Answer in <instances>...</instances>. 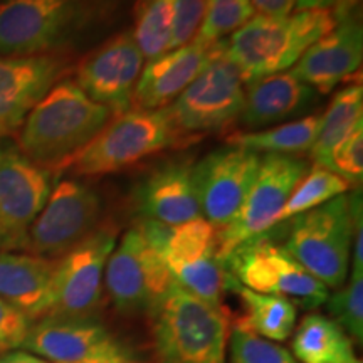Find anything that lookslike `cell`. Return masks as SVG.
Here are the masks:
<instances>
[{"label":"cell","instance_id":"6da1fadb","mask_svg":"<svg viewBox=\"0 0 363 363\" xmlns=\"http://www.w3.org/2000/svg\"><path fill=\"white\" fill-rule=\"evenodd\" d=\"M111 118L110 108L86 96L72 79H62L27 115L17 148L49 174L65 170Z\"/></svg>","mask_w":363,"mask_h":363},{"label":"cell","instance_id":"7a4b0ae2","mask_svg":"<svg viewBox=\"0 0 363 363\" xmlns=\"http://www.w3.org/2000/svg\"><path fill=\"white\" fill-rule=\"evenodd\" d=\"M333 27L330 9H305L288 17L256 13L225 39V57L247 84L291 69L306 49Z\"/></svg>","mask_w":363,"mask_h":363},{"label":"cell","instance_id":"3957f363","mask_svg":"<svg viewBox=\"0 0 363 363\" xmlns=\"http://www.w3.org/2000/svg\"><path fill=\"white\" fill-rule=\"evenodd\" d=\"M157 363H227L230 316L177 283L150 313Z\"/></svg>","mask_w":363,"mask_h":363},{"label":"cell","instance_id":"277c9868","mask_svg":"<svg viewBox=\"0 0 363 363\" xmlns=\"http://www.w3.org/2000/svg\"><path fill=\"white\" fill-rule=\"evenodd\" d=\"M118 0H0V56L51 54L99 24Z\"/></svg>","mask_w":363,"mask_h":363},{"label":"cell","instance_id":"5b68a950","mask_svg":"<svg viewBox=\"0 0 363 363\" xmlns=\"http://www.w3.org/2000/svg\"><path fill=\"white\" fill-rule=\"evenodd\" d=\"M138 229L160 254L179 286L203 301L224 306V294L234 278L219 256L217 229L203 217L180 225L142 220Z\"/></svg>","mask_w":363,"mask_h":363},{"label":"cell","instance_id":"8992f818","mask_svg":"<svg viewBox=\"0 0 363 363\" xmlns=\"http://www.w3.org/2000/svg\"><path fill=\"white\" fill-rule=\"evenodd\" d=\"M184 140L165 110H136L113 116L76 155L67 169L81 177H101L133 167L143 158L165 152Z\"/></svg>","mask_w":363,"mask_h":363},{"label":"cell","instance_id":"52a82bcc","mask_svg":"<svg viewBox=\"0 0 363 363\" xmlns=\"http://www.w3.org/2000/svg\"><path fill=\"white\" fill-rule=\"evenodd\" d=\"M283 247L328 289L343 286L350 271L353 224L348 194L289 219Z\"/></svg>","mask_w":363,"mask_h":363},{"label":"cell","instance_id":"ba28073f","mask_svg":"<svg viewBox=\"0 0 363 363\" xmlns=\"http://www.w3.org/2000/svg\"><path fill=\"white\" fill-rule=\"evenodd\" d=\"M246 99V84L225 57V39L201 74L165 106L172 126L182 140L224 130L238 120Z\"/></svg>","mask_w":363,"mask_h":363},{"label":"cell","instance_id":"9c48e42d","mask_svg":"<svg viewBox=\"0 0 363 363\" xmlns=\"http://www.w3.org/2000/svg\"><path fill=\"white\" fill-rule=\"evenodd\" d=\"M230 276L252 291L276 294L296 308L313 310L325 305L330 289L274 240L264 235L249 240L224 259Z\"/></svg>","mask_w":363,"mask_h":363},{"label":"cell","instance_id":"30bf717a","mask_svg":"<svg viewBox=\"0 0 363 363\" xmlns=\"http://www.w3.org/2000/svg\"><path fill=\"white\" fill-rule=\"evenodd\" d=\"M103 214L101 195L76 180H61L27 230L22 252L61 259L98 230Z\"/></svg>","mask_w":363,"mask_h":363},{"label":"cell","instance_id":"8fae6325","mask_svg":"<svg viewBox=\"0 0 363 363\" xmlns=\"http://www.w3.org/2000/svg\"><path fill=\"white\" fill-rule=\"evenodd\" d=\"M310 169V162L291 155L266 153L247 197L233 220L217 230L219 256L224 261L234 249L272 229L289 195Z\"/></svg>","mask_w":363,"mask_h":363},{"label":"cell","instance_id":"7c38bea8","mask_svg":"<svg viewBox=\"0 0 363 363\" xmlns=\"http://www.w3.org/2000/svg\"><path fill=\"white\" fill-rule=\"evenodd\" d=\"M175 281L138 225L116 242L104 269V289L121 315L152 313Z\"/></svg>","mask_w":363,"mask_h":363},{"label":"cell","instance_id":"4fadbf2b","mask_svg":"<svg viewBox=\"0 0 363 363\" xmlns=\"http://www.w3.org/2000/svg\"><path fill=\"white\" fill-rule=\"evenodd\" d=\"M116 242L113 227H99L57 259L51 306L45 318H91L99 310L104 294V269Z\"/></svg>","mask_w":363,"mask_h":363},{"label":"cell","instance_id":"5bb4252c","mask_svg":"<svg viewBox=\"0 0 363 363\" xmlns=\"http://www.w3.org/2000/svg\"><path fill=\"white\" fill-rule=\"evenodd\" d=\"M261 158L252 150L225 145L194 163L192 182L202 217L217 230L239 212L256 180Z\"/></svg>","mask_w":363,"mask_h":363},{"label":"cell","instance_id":"9a60e30c","mask_svg":"<svg viewBox=\"0 0 363 363\" xmlns=\"http://www.w3.org/2000/svg\"><path fill=\"white\" fill-rule=\"evenodd\" d=\"M51 190L49 172L34 165L17 147H0V251H21Z\"/></svg>","mask_w":363,"mask_h":363},{"label":"cell","instance_id":"2e32d148","mask_svg":"<svg viewBox=\"0 0 363 363\" xmlns=\"http://www.w3.org/2000/svg\"><path fill=\"white\" fill-rule=\"evenodd\" d=\"M145 57L133 34L121 33L86 54L76 66L74 83L94 103L110 108L113 116L131 110Z\"/></svg>","mask_w":363,"mask_h":363},{"label":"cell","instance_id":"e0dca14e","mask_svg":"<svg viewBox=\"0 0 363 363\" xmlns=\"http://www.w3.org/2000/svg\"><path fill=\"white\" fill-rule=\"evenodd\" d=\"M69 71L59 52L0 56V138L17 133L45 94Z\"/></svg>","mask_w":363,"mask_h":363},{"label":"cell","instance_id":"ac0fdd59","mask_svg":"<svg viewBox=\"0 0 363 363\" xmlns=\"http://www.w3.org/2000/svg\"><path fill=\"white\" fill-rule=\"evenodd\" d=\"M19 348L51 363L130 355L110 330L91 318H43L30 325Z\"/></svg>","mask_w":363,"mask_h":363},{"label":"cell","instance_id":"d6986e66","mask_svg":"<svg viewBox=\"0 0 363 363\" xmlns=\"http://www.w3.org/2000/svg\"><path fill=\"white\" fill-rule=\"evenodd\" d=\"M362 59V21H347L311 44L289 71L318 94H330L360 69Z\"/></svg>","mask_w":363,"mask_h":363},{"label":"cell","instance_id":"ffe728a7","mask_svg":"<svg viewBox=\"0 0 363 363\" xmlns=\"http://www.w3.org/2000/svg\"><path fill=\"white\" fill-rule=\"evenodd\" d=\"M194 163L177 158L162 163L140 182L135 203L143 220L180 225L201 219L202 212L192 182Z\"/></svg>","mask_w":363,"mask_h":363},{"label":"cell","instance_id":"44dd1931","mask_svg":"<svg viewBox=\"0 0 363 363\" xmlns=\"http://www.w3.org/2000/svg\"><path fill=\"white\" fill-rule=\"evenodd\" d=\"M216 45L201 44L194 39L182 48L150 59L136 83L131 108L162 110L169 106L208 65Z\"/></svg>","mask_w":363,"mask_h":363},{"label":"cell","instance_id":"7402d4cb","mask_svg":"<svg viewBox=\"0 0 363 363\" xmlns=\"http://www.w3.org/2000/svg\"><path fill=\"white\" fill-rule=\"evenodd\" d=\"M318 98L320 94L291 71L278 72L246 84V99L238 120L244 131L264 130L299 120L315 108Z\"/></svg>","mask_w":363,"mask_h":363},{"label":"cell","instance_id":"603a6c76","mask_svg":"<svg viewBox=\"0 0 363 363\" xmlns=\"http://www.w3.org/2000/svg\"><path fill=\"white\" fill-rule=\"evenodd\" d=\"M57 259L19 251H0V299L30 321L48 316Z\"/></svg>","mask_w":363,"mask_h":363},{"label":"cell","instance_id":"cb8c5ba5","mask_svg":"<svg viewBox=\"0 0 363 363\" xmlns=\"http://www.w3.org/2000/svg\"><path fill=\"white\" fill-rule=\"evenodd\" d=\"M291 338V353L299 363H362L347 331L321 313L303 316Z\"/></svg>","mask_w":363,"mask_h":363},{"label":"cell","instance_id":"d4e9b609","mask_svg":"<svg viewBox=\"0 0 363 363\" xmlns=\"http://www.w3.org/2000/svg\"><path fill=\"white\" fill-rule=\"evenodd\" d=\"M229 291L238 294L242 305V315L235 320L234 326L274 343L291 338L298 321V308L289 299L252 291L235 279Z\"/></svg>","mask_w":363,"mask_h":363},{"label":"cell","instance_id":"484cf974","mask_svg":"<svg viewBox=\"0 0 363 363\" xmlns=\"http://www.w3.org/2000/svg\"><path fill=\"white\" fill-rule=\"evenodd\" d=\"M321 115H308L299 120L269 126L257 131H238L227 138V145L252 150L256 153L298 157L310 152L315 143Z\"/></svg>","mask_w":363,"mask_h":363},{"label":"cell","instance_id":"4316f807","mask_svg":"<svg viewBox=\"0 0 363 363\" xmlns=\"http://www.w3.org/2000/svg\"><path fill=\"white\" fill-rule=\"evenodd\" d=\"M360 123H363V89L360 84L347 86L335 94L328 110L320 118L315 143L310 150L316 165L325 167L333 148Z\"/></svg>","mask_w":363,"mask_h":363},{"label":"cell","instance_id":"83f0119b","mask_svg":"<svg viewBox=\"0 0 363 363\" xmlns=\"http://www.w3.org/2000/svg\"><path fill=\"white\" fill-rule=\"evenodd\" d=\"M352 185L345 182L342 177H338L333 172L321 165H310V169L299 180V184L289 195L288 202L284 203L283 211L278 216L276 225L283 224V222L293 219L299 214L316 208L323 203L333 201L338 195L350 192ZM355 189V187H353Z\"/></svg>","mask_w":363,"mask_h":363},{"label":"cell","instance_id":"f1b7e54d","mask_svg":"<svg viewBox=\"0 0 363 363\" xmlns=\"http://www.w3.org/2000/svg\"><path fill=\"white\" fill-rule=\"evenodd\" d=\"M174 0H138L131 30L145 61L169 51Z\"/></svg>","mask_w":363,"mask_h":363},{"label":"cell","instance_id":"f546056e","mask_svg":"<svg viewBox=\"0 0 363 363\" xmlns=\"http://www.w3.org/2000/svg\"><path fill=\"white\" fill-rule=\"evenodd\" d=\"M256 16L251 0H206V11L195 40L216 45Z\"/></svg>","mask_w":363,"mask_h":363},{"label":"cell","instance_id":"4dcf8cb0","mask_svg":"<svg viewBox=\"0 0 363 363\" xmlns=\"http://www.w3.org/2000/svg\"><path fill=\"white\" fill-rule=\"evenodd\" d=\"M328 306L330 318H333L353 343L363 342V272L348 271V278L343 286L335 289L325 303Z\"/></svg>","mask_w":363,"mask_h":363},{"label":"cell","instance_id":"1f68e13d","mask_svg":"<svg viewBox=\"0 0 363 363\" xmlns=\"http://www.w3.org/2000/svg\"><path fill=\"white\" fill-rule=\"evenodd\" d=\"M227 355L229 363H299L293 353L281 345L238 326L230 330Z\"/></svg>","mask_w":363,"mask_h":363},{"label":"cell","instance_id":"d6a6232c","mask_svg":"<svg viewBox=\"0 0 363 363\" xmlns=\"http://www.w3.org/2000/svg\"><path fill=\"white\" fill-rule=\"evenodd\" d=\"M325 169L342 177L352 187L363 180V123L357 125L330 153Z\"/></svg>","mask_w":363,"mask_h":363},{"label":"cell","instance_id":"836d02e7","mask_svg":"<svg viewBox=\"0 0 363 363\" xmlns=\"http://www.w3.org/2000/svg\"><path fill=\"white\" fill-rule=\"evenodd\" d=\"M203 11H206V0H174L169 51L182 48L195 39L201 29Z\"/></svg>","mask_w":363,"mask_h":363},{"label":"cell","instance_id":"e575fe53","mask_svg":"<svg viewBox=\"0 0 363 363\" xmlns=\"http://www.w3.org/2000/svg\"><path fill=\"white\" fill-rule=\"evenodd\" d=\"M33 321L0 299V348H19Z\"/></svg>","mask_w":363,"mask_h":363},{"label":"cell","instance_id":"d590c367","mask_svg":"<svg viewBox=\"0 0 363 363\" xmlns=\"http://www.w3.org/2000/svg\"><path fill=\"white\" fill-rule=\"evenodd\" d=\"M251 4L254 11L269 17H288L296 7V0H251Z\"/></svg>","mask_w":363,"mask_h":363},{"label":"cell","instance_id":"8d00e7d4","mask_svg":"<svg viewBox=\"0 0 363 363\" xmlns=\"http://www.w3.org/2000/svg\"><path fill=\"white\" fill-rule=\"evenodd\" d=\"M335 24L347 21H362V0H333L330 7Z\"/></svg>","mask_w":363,"mask_h":363},{"label":"cell","instance_id":"74e56055","mask_svg":"<svg viewBox=\"0 0 363 363\" xmlns=\"http://www.w3.org/2000/svg\"><path fill=\"white\" fill-rule=\"evenodd\" d=\"M0 363H51L26 350H11L0 355Z\"/></svg>","mask_w":363,"mask_h":363},{"label":"cell","instance_id":"f35d334b","mask_svg":"<svg viewBox=\"0 0 363 363\" xmlns=\"http://www.w3.org/2000/svg\"><path fill=\"white\" fill-rule=\"evenodd\" d=\"M333 0H296L298 11L305 9H330Z\"/></svg>","mask_w":363,"mask_h":363},{"label":"cell","instance_id":"ab89813d","mask_svg":"<svg viewBox=\"0 0 363 363\" xmlns=\"http://www.w3.org/2000/svg\"><path fill=\"white\" fill-rule=\"evenodd\" d=\"M83 363H143L136 358L130 355H121V357H110V358H98V360H91V362H83Z\"/></svg>","mask_w":363,"mask_h":363}]
</instances>
